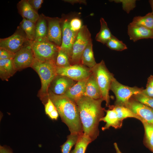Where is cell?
Listing matches in <instances>:
<instances>
[{"label":"cell","mask_w":153,"mask_h":153,"mask_svg":"<svg viewBox=\"0 0 153 153\" xmlns=\"http://www.w3.org/2000/svg\"><path fill=\"white\" fill-rule=\"evenodd\" d=\"M28 2L32 7L38 12L39 9L41 7L43 2V0H27Z\"/></svg>","instance_id":"obj_37"},{"label":"cell","mask_w":153,"mask_h":153,"mask_svg":"<svg viewBox=\"0 0 153 153\" xmlns=\"http://www.w3.org/2000/svg\"><path fill=\"white\" fill-rule=\"evenodd\" d=\"M100 21L101 28L99 31L96 35L95 39L97 41L105 44L111 38L113 35L104 19L101 18Z\"/></svg>","instance_id":"obj_23"},{"label":"cell","mask_w":153,"mask_h":153,"mask_svg":"<svg viewBox=\"0 0 153 153\" xmlns=\"http://www.w3.org/2000/svg\"><path fill=\"white\" fill-rule=\"evenodd\" d=\"M92 41L91 35L87 26L83 25L78 32L73 46L71 65L81 64L82 53L89 43Z\"/></svg>","instance_id":"obj_7"},{"label":"cell","mask_w":153,"mask_h":153,"mask_svg":"<svg viewBox=\"0 0 153 153\" xmlns=\"http://www.w3.org/2000/svg\"><path fill=\"white\" fill-rule=\"evenodd\" d=\"M28 43L25 32L19 26L11 36L0 39V48H4L15 54Z\"/></svg>","instance_id":"obj_8"},{"label":"cell","mask_w":153,"mask_h":153,"mask_svg":"<svg viewBox=\"0 0 153 153\" xmlns=\"http://www.w3.org/2000/svg\"><path fill=\"white\" fill-rule=\"evenodd\" d=\"M13 59L17 71L31 67L35 58L32 48L29 43L15 54Z\"/></svg>","instance_id":"obj_11"},{"label":"cell","mask_w":153,"mask_h":153,"mask_svg":"<svg viewBox=\"0 0 153 153\" xmlns=\"http://www.w3.org/2000/svg\"><path fill=\"white\" fill-rule=\"evenodd\" d=\"M92 141L90 138L83 133L80 135L74 149L70 153H85L88 146Z\"/></svg>","instance_id":"obj_27"},{"label":"cell","mask_w":153,"mask_h":153,"mask_svg":"<svg viewBox=\"0 0 153 153\" xmlns=\"http://www.w3.org/2000/svg\"><path fill=\"white\" fill-rule=\"evenodd\" d=\"M114 146L116 153H122L119 148L118 145L116 143H114Z\"/></svg>","instance_id":"obj_43"},{"label":"cell","mask_w":153,"mask_h":153,"mask_svg":"<svg viewBox=\"0 0 153 153\" xmlns=\"http://www.w3.org/2000/svg\"><path fill=\"white\" fill-rule=\"evenodd\" d=\"M92 41L90 42L83 51L81 58V64L92 69L97 64L94 56Z\"/></svg>","instance_id":"obj_22"},{"label":"cell","mask_w":153,"mask_h":153,"mask_svg":"<svg viewBox=\"0 0 153 153\" xmlns=\"http://www.w3.org/2000/svg\"><path fill=\"white\" fill-rule=\"evenodd\" d=\"M81 134L70 133L68 135L66 141L60 146L61 153H70L72 148L76 144Z\"/></svg>","instance_id":"obj_29"},{"label":"cell","mask_w":153,"mask_h":153,"mask_svg":"<svg viewBox=\"0 0 153 153\" xmlns=\"http://www.w3.org/2000/svg\"><path fill=\"white\" fill-rule=\"evenodd\" d=\"M39 75L41 82V87L38 96L44 104L48 99V90L50 85L57 75L56 62L41 61L36 59L31 67Z\"/></svg>","instance_id":"obj_3"},{"label":"cell","mask_w":153,"mask_h":153,"mask_svg":"<svg viewBox=\"0 0 153 153\" xmlns=\"http://www.w3.org/2000/svg\"><path fill=\"white\" fill-rule=\"evenodd\" d=\"M44 108L45 113L47 115L56 109L54 104L49 98L44 105Z\"/></svg>","instance_id":"obj_36"},{"label":"cell","mask_w":153,"mask_h":153,"mask_svg":"<svg viewBox=\"0 0 153 153\" xmlns=\"http://www.w3.org/2000/svg\"><path fill=\"white\" fill-rule=\"evenodd\" d=\"M88 78L77 82L63 95L76 103L78 100L84 95Z\"/></svg>","instance_id":"obj_18"},{"label":"cell","mask_w":153,"mask_h":153,"mask_svg":"<svg viewBox=\"0 0 153 153\" xmlns=\"http://www.w3.org/2000/svg\"><path fill=\"white\" fill-rule=\"evenodd\" d=\"M15 54L2 48H0V59H13Z\"/></svg>","instance_id":"obj_35"},{"label":"cell","mask_w":153,"mask_h":153,"mask_svg":"<svg viewBox=\"0 0 153 153\" xmlns=\"http://www.w3.org/2000/svg\"><path fill=\"white\" fill-rule=\"evenodd\" d=\"M131 22L140 25L153 31V12H150L143 16L134 17Z\"/></svg>","instance_id":"obj_25"},{"label":"cell","mask_w":153,"mask_h":153,"mask_svg":"<svg viewBox=\"0 0 153 153\" xmlns=\"http://www.w3.org/2000/svg\"><path fill=\"white\" fill-rule=\"evenodd\" d=\"M48 98L55 105L61 120L68 127L71 133H83L76 103L64 95H59L48 92Z\"/></svg>","instance_id":"obj_2"},{"label":"cell","mask_w":153,"mask_h":153,"mask_svg":"<svg viewBox=\"0 0 153 153\" xmlns=\"http://www.w3.org/2000/svg\"><path fill=\"white\" fill-rule=\"evenodd\" d=\"M69 19L64 17L61 18L62 29V43L60 48L65 52L71 60L73 46L78 33L75 32L70 29Z\"/></svg>","instance_id":"obj_10"},{"label":"cell","mask_w":153,"mask_h":153,"mask_svg":"<svg viewBox=\"0 0 153 153\" xmlns=\"http://www.w3.org/2000/svg\"><path fill=\"white\" fill-rule=\"evenodd\" d=\"M145 132L144 143L146 146L153 152V124L142 122Z\"/></svg>","instance_id":"obj_28"},{"label":"cell","mask_w":153,"mask_h":153,"mask_svg":"<svg viewBox=\"0 0 153 153\" xmlns=\"http://www.w3.org/2000/svg\"><path fill=\"white\" fill-rule=\"evenodd\" d=\"M56 64L57 67H65L71 65L70 59L68 55L60 48L56 58Z\"/></svg>","instance_id":"obj_31"},{"label":"cell","mask_w":153,"mask_h":153,"mask_svg":"<svg viewBox=\"0 0 153 153\" xmlns=\"http://www.w3.org/2000/svg\"><path fill=\"white\" fill-rule=\"evenodd\" d=\"M48 27L46 16L43 14L39 15V17L35 23V39H47Z\"/></svg>","instance_id":"obj_21"},{"label":"cell","mask_w":153,"mask_h":153,"mask_svg":"<svg viewBox=\"0 0 153 153\" xmlns=\"http://www.w3.org/2000/svg\"><path fill=\"white\" fill-rule=\"evenodd\" d=\"M110 109L105 111V116L101 118L100 121H103L106 123L105 125L102 128L103 131L108 129L110 127L115 129L120 128L122 125V122L118 119L116 113L112 108L109 107Z\"/></svg>","instance_id":"obj_19"},{"label":"cell","mask_w":153,"mask_h":153,"mask_svg":"<svg viewBox=\"0 0 153 153\" xmlns=\"http://www.w3.org/2000/svg\"><path fill=\"white\" fill-rule=\"evenodd\" d=\"M35 23L23 18L19 26L25 32L28 41H33L35 39Z\"/></svg>","instance_id":"obj_26"},{"label":"cell","mask_w":153,"mask_h":153,"mask_svg":"<svg viewBox=\"0 0 153 153\" xmlns=\"http://www.w3.org/2000/svg\"><path fill=\"white\" fill-rule=\"evenodd\" d=\"M109 1L117 3H121L123 10L127 13H129L136 6V1L135 0H113Z\"/></svg>","instance_id":"obj_32"},{"label":"cell","mask_w":153,"mask_h":153,"mask_svg":"<svg viewBox=\"0 0 153 153\" xmlns=\"http://www.w3.org/2000/svg\"><path fill=\"white\" fill-rule=\"evenodd\" d=\"M145 122L153 124V109L131 98L126 106Z\"/></svg>","instance_id":"obj_12"},{"label":"cell","mask_w":153,"mask_h":153,"mask_svg":"<svg viewBox=\"0 0 153 153\" xmlns=\"http://www.w3.org/2000/svg\"><path fill=\"white\" fill-rule=\"evenodd\" d=\"M28 41L35 59L41 61H56L60 47L47 39Z\"/></svg>","instance_id":"obj_5"},{"label":"cell","mask_w":153,"mask_h":153,"mask_svg":"<svg viewBox=\"0 0 153 153\" xmlns=\"http://www.w3.org/2000/svg\"><path fill=\"white\" fill-rule=\"evenodd\" d=\"M17 71L13 59H0V77L2 80L8 81Z\"/></svg>","instance_id":"obj_17"},{"label":"cell","mask_w":153,"mask_h":153,"mask_svg":"<svg viewBox=\"0 0 153 153\" xmlns=\"http://www.w3.org/2000/svg\"><path fill=\"white\" fill-rule=\"evenodd\" d=\"M0 153H13L12 150L6 145L0 146Z\"/></svg>","instance_id":"obj_39"},{"label":"cell","mask_w":153,"mask_h":153,"mask_svg":"<svg viewBox=\"0 0 153 153\" xmlns=\"http://www.w3.org/2000/svg\"><path fill=\"white\" fill-rule=\"evenodd\" d=\"M105 44L110 49L117 51H121L128 48L125 44L113 35Z\"/></svg>","instance_id":"obj_30"},{"label":"cell","mask_w":153,"mask_h":153,"mask_svg":"<svg viewBox=\"0 0 153 153\" xmlns=\"http://www.w3.org/2000/svg\"><path fill=\"white\" fill-rule=\"evenodd\" d=\"M19 13L27 20L36 23L39 17L37 12L29 3L27 0H21L17 5Z\"/></svg>","instance_id":"obj_16"},{"label":"cell","mask_w":153,"mask_h":153,"mask_svg":"<svg viewBox=\"0 0 153 153\" xmlns=\"http://www.w3.org/2000/svg\"><path fill=\"white\" fill-rule=\"evenodd\" d=\"M56 72L57 75L67 76L76 82L88 78L92 74L90 69L81 64L57 67Z\"/></svg>","instance_id":"obj_9"},{"label":"cell","mask_w":153,"mask_h":153,"mask_svg":"<svg viewBox=\"0 0 153 153\" xmlns=\"http://www.w3.org/2000/svg\"><path fill=\"white\" fill-rule=\"evenodd\" d=\"M144 89L137 86L129 87L119 82L114 77L112 81L110 90L116 98L115 105L126 107L132 96L141 93Z\"/></svg>","instance_id":"obj_6"},{"label":"cell","mask_w":153,"mask_h":153,"mask_svg":"<svg viewBox=\"0 0 153 153\" xmlns=\"http://www.w3.org/2000/svg\"><path fill=\"white\" fill-rule=\"evenodd\" d=\"M132 98L145 105L153 109V98L141 93L134 95Z\"/></svg>","instance_id":"obj_33"},{"label":"cell","mask_w":153,"mask_h":153,"mask_svg":"<svg viewBox=\"0 0 153 153\" xmlns=\"http://www.w3.org/2000/svg\"><path fill=\"white\" fill-rule=\"evenodd\" d=\"M147 84L153 89V75H150L148 78Z\"/></svg>","instance_id":"obj_42"},{"label":"cell","mask_w":153,"mask_h":153,"mask_svg":"<svg viewBox=\"0 0 153 153\" xmlns=\"http://www.w3.org/2000/svg\"><path fill=\"white\" fill-rule=\"evenodd\" d=\"M149 2L152 8V12H153V0H149Z\"/></svg>","instance_id":"obj_44"},{"label":"cell","mask_w":153,"mask_h":153,"mask_svg":"<svg viewBox=\"0 0 153 153\" xmlns=\"http://www.w3.org/2000/svg\"><path fill=\"white\" fill-rule=\"evenodd\" d=\"M102 98L94 99L83 96L76 102L84 134L92 141L99 135L98 128L101 119L104 116L105 109L101 106Z\"/></svg>","instance_id":"obj_1"},{"label":"cell","mask_w":153,"mask_h":153,"mask_svg":"<svg viewBox=\"0 0 153 153\" xmlns=\"http://www.w3.org/2000/svg\"><path fill=\"white\" fill-rule=\"evenodd\" d=\"M130 39L134 42L142 39H153V31L143 26L130 23L128 26Z\"/></svg>","instance_id":"obj_15"},{"label":"cell","mask_w":153,"mask_h":153,"mask_svg":"<svg viewBox=\"0 0 153 153\" xmlns=\"http://www.w3.org/2000/svg\"><path fill=\"white\" fill-rule=\"evenodd\" d=\"M146 95L153 98V89L146 84V88L143 89L141 93Z\"/></svg>","instance_id":"obj_38"},{"label":"cell","mask_w":153,"mask_h":153,"mask_svg":"<svg viewBox=\"0 0 153 153\" xmlns=\"http://www.w3.org/2000/svg\"><path fill=\"white\" fill-rule=\"evenodd\" d=\"M48 27L47 39L60 47L62 43L61 18L46 16Z\"/></svg>","instance_id":"obj_13"},{"label":"cell","mask_w":153,"mask_h":153,"mask_svg":"<svg viewBox=\"0 0 153 153\" xmlns=\"http://www.w3.org/2000/svg\"><path fill=\"white\" fill-rule=\"evenodd\" d=\"M65 2H67L71 4L78 3L86 5V2L85 0H63Z\"/></svg>","instance_id":"obj_41"},{"label":"cell","mask_w":153,"mask_h":153,"mask_svg":"<svg viewBox=\"0 0 153 153\" xmlns=\"http://www.w3.org/2000/svg\"><path fill=\"white\" fill-rule=\"evenodd\" d=\"M109 107L112 108L115 110L120 121L122 122L124 119L128 118H134L141 121L142 120L140 117L126 107L115 105L113 106H110Z\"/></svg>","instance_id":"obj_24"},{"label":"cell","mask_w":153,"mask_h":153,"mask_svg":"<svg viewBox=\"0 0 153 153\" xmlns=\"http://www.w3.org/2000/svg\"><path fill=\"white\" fill-rule=\"evenodd\" d=\"M48 115L52 120H56L58 117L59 114L56 109L49 113Z\"/></svg>","instance_id":"obj_40"},{"label":"cell","mask_w":153,"mask_h":153,"mask_svg":"<svg viewBox=\"0 0 153 153\" xmlns=\"http://www.w3.org/2000/svg\"><path fill=\"white\" fill-rule=\"evenodd\" d=\"M90 69L100 89L102 98L105 101L106 106L109 107V91L114 75L107 68L103 60Z\"/></svg>","instance_id":"obj_4"},{"label":"cell","mask_w":153,"mask_h":153,"mask_svg":"<svg viewBox=\"0 0 153 153\" xmlns=\"http://www.w3.org/2000/svg\"><path fill=\"white\" fill-rule=\"evenodd\" d=\"M84 96L94 99L102 98L100 89L92 73L87 79Z\"/></svg>","instance_id":"obj_20"},{"label":"cell","mask_w":153,"mask_h":153,"mask_svg":"<svg viewBox=\"0 0 153 153\" xmlns=\"http://www.w3.org/2000/svg\"><path fill=\"white\" fill-rule=\"evenodd\" d=\"M69 27L73 31L78 33L82 26V22L78 17H74L69 20Z\"/></svg>","instance_id":"obj_34"},{"label":"cell","mask_w":153,"mask_h":153,"mask_svg":"<svg viewBox=\"0 0 153 153\" xmlns=\"http://www.w3.org/2000/svg\"><path fill=\"white\" fill-rule=\"evenodd\" d=\"M76 82L66 76L57 75L51 82L48 92L59 95H63Z\"/></svg>","instance_id":"obj_14"}]
</instances>
